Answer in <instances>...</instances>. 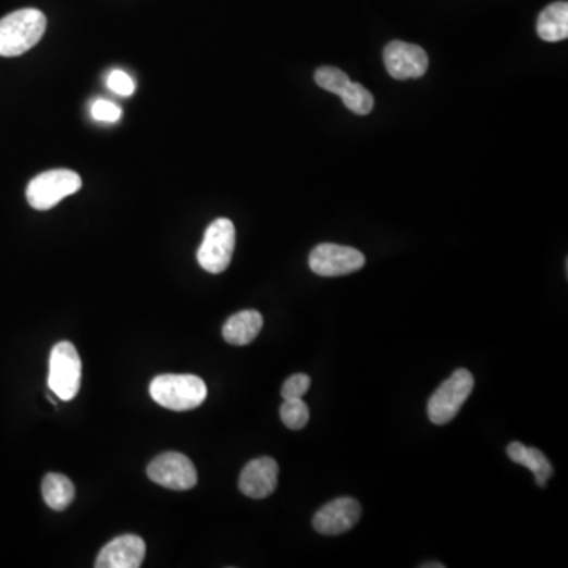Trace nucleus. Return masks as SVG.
<instances>
[{
  "label": "nucleus",
  "instance_id": "aec40b11",
  "mask_svg": "<svg viewBox=\"0 0 568 568\" xmlns=\"http://www.w3.org/2000/svg\"><path fill=\"white\" fill-rule=\"evenodd\" d=\"M108 87L112 92L122 95V97H129L135 94V81L129 78L122 70H112L110 76H108Z\"/></svg>",
  "mask_w": 568,
  "mask_h": 568
},
{
  "label": "nucleus",
  "instance_id": "4468645a",
  "mask_svg": "<svg viewBox=\"0 0 568 568\" xmlns=\"http://www.w3.org/2000/svg\"><path fill=\"white\" fill-rule=\"evenodd\" d=\"M264 318L259 311L244 310L231 316L223 325V338L233 346H247L262 331Z\"/></svg>",
  "mask_w": 568,
  "mask_h": 568
},
{
  "label": "nucleus",
  "instance_id": "7ed1b4c3",
  "mask_svg": "<svg viewBox=\"0 0 568 568\" xmlns=\"http://www.w3.org/2000/svg\"><path fill=\"white\" fill-rule=\"evenodd\" d=\"M473 391V376L465 368H459L445 379L428 402V417L436 425H445L458 416L466 399Z\"/></svg>",
  "mask_w": 568,
  "mask_h": 568
},
{
  "label": "nucleus",
  "instance_id": "6e6552de",
  "mask_svg": "<svg viewBox=\"0 0 568 568\" xmlns=\"http://www.w3.org/2000/svg\"><path fill=\"white\" fill-rule=\"evenodd\" d=\"M147 476L157 485L174 491L195 489L198 483V472L192 459L177 452H168L150 462Z\"/></svg>",
  "mask_w": 568,
  "mask_h": 568
},
{
  "label": "nucleus",
  "instance_id": "20e7f679",
  "mask_svg": "<svg viewBox=\"0 0 568 568\" xmlns=\"http://www.w3.org/2000/svg\"><path fill=\"white\" fill-rule=\"evenodd\" d=\"M79 354L70 342L58 343L49 356V388L62 402H72L81 388Z\"/></svg>",
  "mask_w": 568,
  "mask_h": 568
},
{
  "label": "nucleus",
  "instance_id": "2eb2a0df",
  "mask_svg": "<svg viewBox=\"0 0 568 568\" xmlns=\"http://www.w3.org/2000/svg\"><path fill=\"white\" fill-rule=\"evenodd\" d=\"M507 455L511 461L524 466V468L534 473L536 485L542 486V489L552 479V462L539 448L526 447L521 442H511L507 447Z\"/></svg>",
  "mask_w": 568,
  "mask_h": 568
},
{
  "label": "nucleus",
  "instance_id": "39448f33",
  "mask_svg": "<svg viewBox=\"0 0 568 568\" xmlns=\"http://www.w3.org/2000/svg\"><path fill=\"white\" fill-rule=\"evenodd\" d=\"M83 187L79 174L70 170H52L32 178L26 196L35 210H49L66 196L75 195Z\"/></svg>",
  "mask_w": 568,
  "mask_h": 568
},
{
  "label": "nucleus",
  "instance_id": "dca6fc26",
  "mask_svg": "<svg viewBox=\"0 0 568 568\" xmlns=\"http://www.w3.org/2000/svg\"><path fill=\"white\" fill-rule=\"evenodd\" d=\"M536 34L543 41L556 44L568 37V3L554 2L540 13Z\"/></svg>",
  "mask_w": 568,
  "mask_h": 568
},
{
  "label": "nucleus",
  "instance_id": "ddd939ff",
  "mask_svg": "<svg viewBox=\"0 0 568 568\" xmlns=\"http://www.w3.org/2000/svg\"><path fill=\"white\" fill-rule=\"evenodd\" d=\"M146 557V543L138 535H121L111 540L98 554L97 568H138Z\"/></svg>",
  "mask_w": 568,
  "mask_h": 568
},
{
  "label": "nucleus",
  "instance_id": "4be33fe9",
  "mask_svg": "<svg viewBox=\"0 0 568 568\" xmlns=\"http://www.w3.org/2000/svg\"><path fill=\"white\" fill-rule=\"evenodd\" d=\"M423 568H430V567H437V568H444L442 564H423Z\"/></svg>",
  "mask_w": 568,
  "mask_h": 568
},
{
  "label": "nucleus",
  "instance_id": "f3484780",
  "mask_svg": "<svg viewBox=\"0 0 568 568\" xmlns=\"http://www.w3.org/2000/svg\"><path fill=\"white\" fill-rule=\"evenodd\" d=\"M45 503L55 511L65 510L75 499V485L62 473H48L41 483Z\"/></svg>",
  "mask_w": 568,
  "mask_h": 568
},
{
  "label": "nucleus",
  "instance_id": "1a4fd4ad",
  "mask_svg": "<svg viewBox=\"0 0 568 568\" xmlns=\"http://www.w3.org/2000/svg\"><path fill=\"white\" fill-rule=\"evenodd\" d=\"M308 264L316 275L345 276L363 268L365 256L356 248L321 244L311 251Z\"/></svg>",
  "mask_w": 568,
  "mask_h": 568
},
{
  "label": "nucleus",
  "instance_id": "f8f14e48",
  "mask_svg": "<svg viewBox=\"0 0 568 568\" xmlns=\"http://www.w3.org/2000/svg\"><path fill=\"white\" fill-rule=\"evenodd\" d=\"M279 465L269 457L256 458L245 466L238 479V489L251 499H264L279 485Z\"/></svg>",
  "mask_w": 568,
  "mask_h": 568
},
{
  "label": "nucleus",
  "instance_id": "f03ea898",
  "mask_svg": "<svg viewBox=\"0 0 568 568\" xmlns=\"http://www.w3.org/2000/svg\"><path fill=\"white\" fill-rule=\"evenodd\" d=\"M153 402L171 410L199 408L207 398V385L193 374H161L150 382Z\"/></svg>",
  "mask_w": 568,
  "mask_h": 568
},
{
  "label": "nucleus",
  "instance_id": "412c9836",
  "mask_svg": "<svg viewBox=\"0 0 568 568\" xmlns=\"http://www.w3.org/2000/svg\"><path fill=\"white\" fill-rule=\"evenodd\" d=\"M92 115L95 121L118 122L121 119L122 110L112 101L97 100L92 107Z\"/></svg>",
  "mask_w": 568,
  "mask_h": 568
},
{
  "label": "nucleus",
  "instance_id": "0eeeda50",
  "mask_svg": "<svg viewBox=\"0 0 568 568\" xmlns=\"http://www.w3.org/2000/svg\"><path fill=\"white\" fill-rule=\"evenodd\" d=\"M316 84L328 92L342 97L347 110L357 115H367L373 111L374 98L362 84L353 83L345 72L335 66H321L314 73Z\"/></svg>",
  "mask_w": 568,
  "mask_h": 568
},
{
  "label": "nucleus",
  "instance_id": "a211bd4d",
  "mask_svg": "<svg viewBox=\"0 0 568 568\" xmlns=\"http://www.w3.org/2000/svg\"><path fill=\"white\" fill-rule=\"evenodd\" d=\"M280 417L289 430H301L310 420V409L301 398L284 399L280 408Z\"/></svg>",
  "mask_w": 568,
  "mask_h": 568
},
{
  "label": "nucleus",
  "instance_id": "f257e3e1",
  "mask_svg": "<svg viewBox=\"0 0 568 568\" xmlns=\"http://www.w3.org/2000/svg\"><path fill=\"white\" fill-rule=\"evenodd\" d=\"M47 16L37 9H23L0 20V55L17 58L34 48L47 32Z\"/></svg>",
  "mask_w": 568,
  "mask_h": 568
},
{
  "label": "nucleus",
  "instance_id": "423d86ee",
  "mask_svg": "<svg viewBox=\"0 0 568 568\" xmlns=\"http://www.w3.org/2000/svg\"><path fill=\"white\" fill-rule=\"evenodd\" d=\"M236 248V227L227 219L213 221L207 227L205 240L198 250V262L206 272L223 273L230 268Z\"/></svg>",
  "mask_w": 568,
  "mask_h": 568
},
{
  "label": "nucleus",
  "instance_id": "6ab92c4d",
  "mask_svg": "<svg viewBox=\"0 0 568 568\" xmlns=\"http://www.w3.org/2000/svg\"><path fill=\"white\" fill-rule=\"evenodd\" d=\"M311 385V378L307 374H294L283 384L282 396L284 399L301 398L307 394Z\"/></svg>",
  "mask_w": 568,
  "mask_h": 568
},
{
  "label": "nucleus",
  "instance_id": "9d476101",
  "mask_svg": "<svg viewBox=\"0 0 568 568\" xmlns=\"http://www.w3.org/2000/svg\"><path fill=\"white\" fill-rule=\"evenodd\" d=\"M384 63L392 78L405 81L422 78L428 70L425 49L406 41H391L384 49Z\"/></svg>",
  "mask_w": 568,
  "mask_h": 568
},
{
  "label": "nucleus",
  "instance_id": "9b49d317",
  "mask_svg": "<svg viewBox=\"0 0 568 568\" xmlns=\"http://www.w3.org/2000/svg\"><path fill=\"white\" fill-rule=\"evenodd\" d=\"M362 515V507L353 497H338L321 508L313 518V528L322 535H339L350 531Z\"/></svg>",
  "mask_w": 568,
  "mask_h": 568
}]
</instances>
